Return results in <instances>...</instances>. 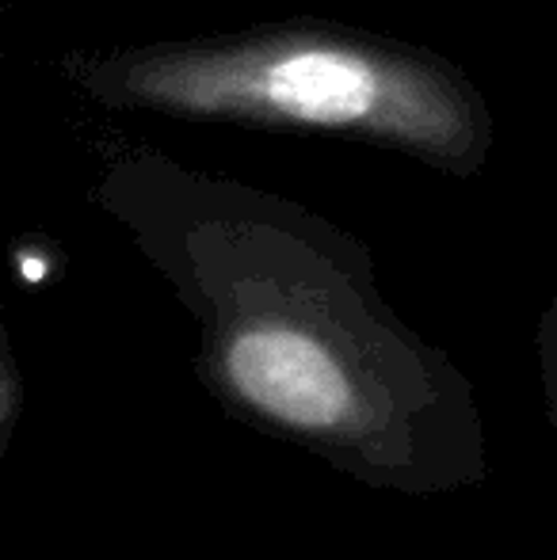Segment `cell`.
<instances>
[{"label": "cell", "mask_w": 557, "mask_h": 560, "mask_svg": "<svg viewBox=\"0 0 557 560\" xmlns=\"http://www.w3.org/2000/svg\"><path fill=\"white\" fill-rule=\"evenodd\" d=\"M146 256L199 320V374L225 420L379 492L492 477L474 382L374 287L367 252L279 207L130 210Z\"/></svg>", "instance_id": "6da1fadb"}, {"label": "cell", "mask_w": 557, "mask_h": 560, "mask_svg": "<svg viewBox=\"0 0 557 560\" xmlns=\"http://www.w3.org/2000/svg\"><path fill=\"white\" fill-rule=\"evenodd\" d=\"M100 100L187 118L351 133L469 168L481 161L485 115L443 61L340 31H264L92 61Z\"/></svg>", "instance_id": "7a4b0ae2"}, {"label": "cell", "mask_w": 557, "mask_h": 560, "mask_svg": "<svg viewBox=\"0 0 557 560\" xmlns=\"http://www.w3.org/2000/svg\"><path fill=\"white\" fill-rule=\"evenodd\" d=\"M23 412H27V377H23L20 359L4 336V354H0V457H8V450H12Z\"/></svg>", "instance_id": "3957f363"}, {"label": "cell", "mask_w": 557, "mask_h": 560, "mask_svg": "<svg viewBox=\"0 0 557 560\" xmlns=\"http://www.w3.org/2000/svg\"><path fill=\"white\" fill-rule=\"evenodd\" d=\"M538 374H543V405L546 423L557 435V298L546 310L543 325H538Z\"/></svg>", "instance_id": "277c9868"}, {"label": "cell", "mask_w": 557, "mask_h": 560, "mask_svg": "<svg viewBox=\"0 0 557 560\" xmlns=\"http://www.w3.org/2000/svg\"><path fill=\"white\" fill-rule=\"evenodd\" d=\"M46 259L43 256H27V252H20V279L23 282H43L46 279Z\"/></svg>", "instance_id": "5b68a950"}]
</instances>
